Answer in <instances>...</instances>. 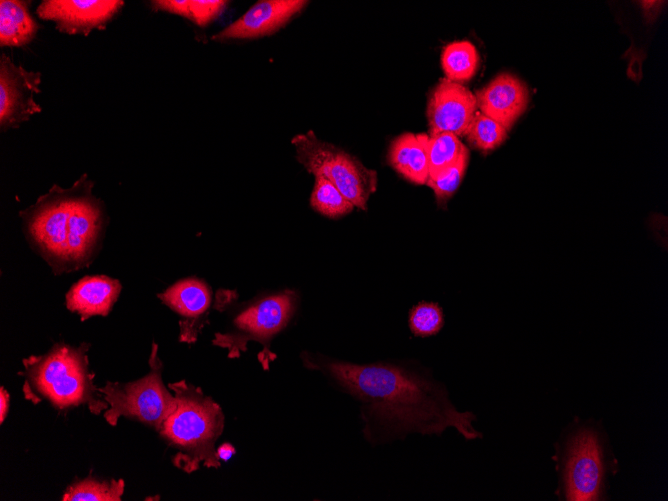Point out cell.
<instances>
[{
    "instance_id": "obj_1",
    "label": "cell",
    "mask_w": 668,
    "mask_h": 501,
    "mask_svg": "<svg viewBox=\"0 0 668 501\" xmlns=\"http://www.w3.org/2000/svg\"><path fill=\"white\" fill-rule=\"evenodd\" d=\"M304 367L322 373L335 387L360 402L364 437L372 444L411 433L440 435L453 428L465 439L482 437L476 416L459 411L447 389L424 373L400 364H356L304 351Z\"/></svg>"
},
{
    "instance_id": "obj_2",
    "label": "cell",
    "mask_w": 668,
    "mask_h": 501,
    "mask_svg": "<svg viewBox=\"0 0 668 501\" xmlns=\"http://www.w3.org/2000/svg\"><path fill=\"white\" fill-rule=\"evenodd\" d=\"M90 344L78 346L55 343L42 355L23 359L22 392L33 404L43 401L58 411L85 406L94 415L109 408L94 384L95 373L89 369Z\"/></svg>"
},
{
    "instance_id": "obj_3",
    "label": "cell",
    "mask_w": 668,
    "mask_h": 501,
    "mask_svg": "<svg viewBox=\"0 0 668 501\" xmlns=\"http://www.w3.org/2000/svg\"><path fill=\"white\" fill-rule=\"evenodd\" d=\"M168 388L176 405L157 433L174 450L173 465L186 473L197 471L201 465L219 468L216 442L225 423L221 406L184 379L169 383Z\"/></svg>"
},
{
    "instance_id": "obj_4",
    "label": "cell",
    "mask_w": 668,
    "mask_h": 501,
    "mask_svg": "<svg viewBox=\"0 0 668 501\" xmlns=\"http://www.w3.org/2000/svg\"><path fill=\"white\" fill-rule=\"evenodd\" d=\"M234 291L218 290L215 300L231 307L225 328L216 332L212 344L225 349L230 359L239 358L250 342L262 345L258 360L264 370L276 359L271 351L272 340L292 321L299 296L293 289L261 293L246 302L231 306Z\"/></svg>"
},
{
    "instance_id": "obj_5",
    "label": "cell",
    "mask_w": 668,
    "mask_h": 501,
    "mask_svg": "<svg viewBox=\"0 0 668 501\" xmlns=\"http://www.w3.org/2000/svg\"><path fill=\"white\" fill-rule=\"evenodd\" d=\"M149 372L130 382L106 381L98 387L109 408L103 417L116 426L120 417L138 421L158 432L175 408V396L162 380L163 364L158 355V345L153 342L149 356Z\"/></svg>"
},
{
    "instance_id": "obj_6",
    "label": "cell",
    "mask_w": 668,
    "mask_h": 501,
    "mask_svg": "<svg viewBox=\"0 0 668 501\" xmlns=\"http://www.w3.org/2000/svg\"><path fill=\"white\" fill-rule=\"evenodd\" d=\"M296 160L315 177L335 185L356 208L365 211L369 197L377 189V172L357 157L326 141L312 130L291 139Z\"/></svg>"
},
{
    "instance_id": "obj_7",
    "label": "cell",
    "mask_w": 668,
    "mask_h": 501,
    "mask_svg": "<svg viewBox=\"0 0 668 501\" xmlns=\"http://www.w3.org/2000/svg\"><path fill=\"white\" fill-rule=\"evenodd\" d=\"M78 182L64 189L53 185L36 203L21 211L27 239L55 275L67 271V232Z\"/></svg>"
},
{
    "instance_id": "obj_8",
    "label": "cell",
    "mask_w": 668,
    "mask_h": 501,
    "mask_svg": "<svg viewBox=\"0 0 668 501\" xmlns=\"http://www.w3.org/2000/svg\"><path fill=\"white\" fill-rule=\"evenodd\" d=\"M67 232V271L87 267L94 259L104 231V210L91 194L93 182L84 174L78 181Z\"/></svg>"
},
{
    "instance_id": "obj_9",
    "label": "cell",
    "mask_w": 668,
    "mask_h": 501,
    "mask_svg": "<svg viewBox=\"0 0 668 501\" xmlns=\"http://www.w3.org/2000/svg\"><path fill=\"white\" fill-rule=\"evenodd\" d=\"M604 464L597 434L584 429L569 444L565 465V493L569 501H593L600 498Z\"/></svg>"
},
{
    "instance_id": "obj_10",
    "label": "cell",
    "mask_w": 668,
    "mask_h": 501,
    "mask_svg": "<svg viewBox=\"0 0 668 501\" xmlns=\"http://www.w3.org/2000/svg\"><path fill=\"white\" fill-rule=\"evenodd\" d=\"M158 299L179 316L178 341L194 344L214 308L213 292L209 284L196 276L174 282L157 294Z\"/></svg>"
},
{
    "instance_id": "obj_11",
    "label": "cell",
    "mask_w": 668,
    "mask_h": 501,
    "mask_svg": "<svg viewBox=\"0 0 668 501\" xmlns=\"http://www.w3.org/2000/svg\"><path fill=\"white\" fill-rule=\"evenodd\" d=\"M41 73L16 65L5 54L0 59V125L16 128L41 111L34 100L40 92Z\"/></svg>"
},
{
    "instance_id": "obj_12",
    "label": "cell",
    "mask_w": 668,
    "mask_h": 501,
    "mask_svg": "<svg viewBox=\"0 0 668 501\" xmlns=\"http://www.w3.org/2000/svg\"><path fill=\"white\" fill-rule=\"evenodd\" d=\"M477 110V101L467 87L442 78L432 89L426 115L429 135L452 133L464 136Z\"/></svg>"
},
{
    "instance_id": "obj_13",
    "label": "cell",
    "mask_w": 668,
    "mask_h": 501,
    "mask_svg": "<svg viewBox=\"0 0 668 501\" xmlns=\"http://www.w3.org/2000/svg\"><path fill=\"white\" fill-rule=\"evenodd\" d=\"M123 5L118 0H45L36 13L43 20L53 21L61 32L87 35L104 26Z\"/></svg>"
},
{
    "instance_id": "obj_14",
    "label": "cell",
    "mask_w": 668,
    "mask_h": 501,
    "mask_svg": "<svg viewBox=\"0 0 668 501\" xmlns=\"http://www.w3.org/2000/svg\"><path fill=\"white\" fill-rule=\"evenodd\" d=\"M308 1L262 0L212 36L214 41L257 39L276 33L300 13Z\"/></svg>"
},
{
    "instance_id": "obj_15",
    "label": "cell",
    "mask_w": 668,
    "mask_h": 501,
    "mask_svg": "<svg viewBox=\"0 0 668 501\" xmlns=\"http://www.w3.org/2000/svg\"><path fill=\"white\" fill-rule=\"evenodd\" d=\"M477 108L507 131L525 112L529 91L525 83L510 73H500L475 93Z\"/></svg>"
},
{
    "instance_id": "obj_16",
    "label": "cell",
    "mask_w": 668,
    "mask_h": 501,
    "mask_svg": "<svg viewBox=\"0 0 668 501\" xmlns=\"http://www.w3.org/2000/svg\"><path fill=\"white\" fill-rule=\"evenodd\" d=\"M122 289L119 280L106 275L85 276L66 293V307L85 321L93 316H107Z\"/></svg>"
},
{
    "instance_id": "obj_17",
    "label": "cell",
    "mask_w": 668,
    "mask_h": 501,
    "mask_svg": "<svg viewBox=\"0 0 668 501\" xmlns=\"http://www.w3.org/2000/svg\"><path fill=\"white\" fill-rule=\"evenodd\" d=\"M428 134L404 133L389 146L388 162L406 180L423 185L429 178Z\"/></svg>"
},
{
    "instance_id": "obj_18",
    "label": "cell",
    "mask_w": 668,
    "mask_h": 501,
    "mask_svg": "<svg viewBox=\"0 0 668 501\" xmlns=\"http://www.w3.org/2000/svg\"><path fill=\"white\" fill-rule=\"evenodd\" d=\"M39 29L30 15L28 2L18 0L0 1V45L21 47L29 44Z\"/></svg>"
},
{
    "instance_id": "obj_19",
    "label": "cell",
    "mask_w": 668,
    "mask_h": 501,
    "mask_svg": "<svg viewBox=\"0 0 668 501\" xmlns=\"http://www.w3.org/2000/svg\"><path fill=\"white\" fill-rule=\"evenodd\" d=\"M224 0H156L151 1L154 11H162L189 19L200 27H206L225 10Z\"/></svg>"
},
{
    "instance_id": "obj_20",
    "label": "cell",
    "mask_w": 668,
    "mask_h": 501,
    "mask_svg": "<svg viewBox=\"0 0 668 501\" xmlns=\"http://www.w3.org/2000/svg\"><path fill=\"white\" fill-rule=\"evenodd\" d=\"M125 483L123 479H102L88 475L69 484L62 501H121Z\"/></svg>"
},
{
    "instance_id": "obj_21",
    "label": "cell",
    "mask_w": 668,
    "mask_h": 501,
    "mask_svg": "<svg viewBox=\"0 0 668 501\" xmlns=\"http://www.w3.org/2000/svg\"><path fill=\"white\" fill-rule=\"evenodd\" d=\"M441 65L448 80L461 84L476 74L479 54L469 41L452 42L441 53Z\"/></svg>"
},
{
    "instance_id": "obj_22",
    "label": "cell",
    "mask_w": 668,
    "mask_h": 501,
    "mask_svg": "<svg viewBox=\"0 0 668 501\" xmlns=\"http://www.w3.org/2000/svg\"><path fill=\"white\" fill-rule=\"evenodd\" d=\"M309 201L313 210L330 219L343 217L355 208L335 185L322 177H315Z\"/></svg>"
},
{
    "instance_id": "obj_23",
    "label": "cell",
    "mask_w": 668,
    "mask_h": 501,
    "mask_svg": "<svg viewBox=\"0 0 668 501\" xmlns=\"http://www.w3.org/2000/svg\"><path fill=\"white\" fill-rule=\"evenodd\" d=\"M429 178H434L447 168L454 165L466 146L459 137L452 133L428 134Z\"/></svg>"
},
{
    "instance_id": "obj_24",
    "label": "cell",
    "mask_w": 668,
    "mask_h": 501,
    "mask_svg": "<svg viewBox=\"0 0 668 501\" xmlns=\"http://www.w3.org/2000/svg\"><path fill=\"white\" fill-rule=\"evenodd\" d=\"M464 136L474 148L488 153L507 139V130L479 111L474 114Z\"/></svg>"
},
{
    "instance_id": "obj_25",
    "label": "cell",
    "mask_w": 668,
    "mask_h": 501,
    "mask_svg": "<svg viewBox=\"0 0 668 501\" xmlns=\"http://www.w3.org/2000/svg\"><path fill=\"white\" fill-rule=\"evenodd\" d=\"M469 162V151L464 149L458 161L434 178L428 179V185L434 192L438 204H444L458 189Z\"/></svg>"
},
{
    "instance_id": "obj_26",
    "label": "cell",
    "mask_w": 668,
    "mask_h": 501,
    "mask_svg": "<svg viewBox=\"0 0 668 501\" xmlns=\"http://www.w3.org/2000/svg\"><path fill=\"white\" fill-rule=\"evenodd\" d=\"M444 325L441 307L433 302H420L409 313V327L418 337L437 334Z\"/></svg>"
},
{
    "instance_id": "obj_27",
    "label": "cell",
    "mask_w": 668,
    "mask_h": 501,
    "mask_svg": "<svg viewBox=\"0 0 668 501\" xmlns=\"http://www.w3.org/2000/svg\"><path fill=\"white\" fill-rule=\"evenodd\" d=\"M664 2L661 1H641L640 5L644 11L645 17L647 20H655L658 12L660 11L661 5Z\"/></svg>"
},
{
    "instance_id": "obj_28",
    "label": "cell",
    "mask_w": 668,
    "mask_h": 501,
    "mask_svg": "<svg viewBox=\"0 0 668 501\" xmlns=\"http://www.w3.org/2000/svg\"><path fill=\"white\" fill-rule=\"evenodd\" d=\"M10 405V396L8 391L1 386L0 387V423L3 424L7 418Z\"/></svg>"
},
{
    "instance_id": "obj_29",
    "label": "cell",
    "mask_w": 668,
    "mask_h": 501,
    "mask_svg": "<svg viewBox=\"0 0 668 501\" xmlns=\"http://www.w3.org/2000/svg\"><path fill=\"white\" fill-rule=\"evenodd\" d=\"M217 452L220 459L226 461L232 456L235 449L230 444H223L217 449Z\"/></svg>"
}]
</instances>
